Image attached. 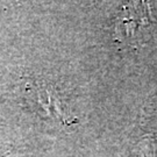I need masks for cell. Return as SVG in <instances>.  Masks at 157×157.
<instances>
[{"label": "cell", "mask_w": 157, "mask_h": 157, "mask_svg": "<svg viewBox=\"0 0 157 157\" xmlns=\"http://www.w3.org/2000/svg\"><path fill=\"white\" fill-rule=\"evenodd\" d=\"M0 157H12L11 150H5V151L0 152Z\"/></svg>", "instance_id": "obj_1"}]
</instances>
